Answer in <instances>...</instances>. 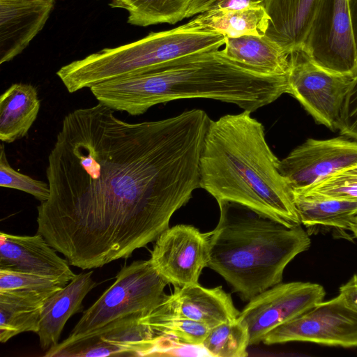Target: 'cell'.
<instances>
[{
  "mask_svg": "<svg viewBox=\"0 0 357 357\" xmlns=\"http://www.w3.org/2000/svg\"><path fill=\"white\" fill-rule=\"evenodd\" d=\"M202 109L140 123L98 103L65 116L48 155L37 233L70 266L100 268L156 241L199 186Z\"/></svg>",
  "mask_w": 357,
  "mask_h": 357,
  "instance_id": "1",
  "label": "cell"
},
{
  "mask_svg": "<svg viewBox=\"0 0 357 357\" xmlns=\"http://www.w3.org/2000/svg\"><path fill=\"white\" fill-rule=\"evenodd\" d=\"M287 77L255 73L221 50L183 56L151 71L90 88L99 103L131 116L142 115L158 104L186 98L216 100L252 113L287 93Z\"/></svg>",
  "mask_w": 357,
  "mask_h": 357,
  "instance_id": "2",
  "label": "cell"
},
{
  "mask_svg": "<svg viewBox=\"0 0 357 357\" xmlns=\"http://www.w3.org/2000/svg\"><path fill=\"white\" fill-rule=\"evenodd\" d=\"M261 123L243 110L211 119L199 160V186L217 202L245 206L292 227L301 222Z\"/></svg>",
  "mask_w": 357,
  "mask_h": 357,
  "instance_id": "3",
  "label": "cell"
},
{
  "mask_svg": "<svg viewBox=\"0 0 357 357\" xmlns=\"http://www.w3.org/2000/svg\"><path fill=\"white\" fill-rule=\"evenodd\" d=\"M220 218L209 232L208 267L250 301L280 283L286 266L307 250L301 225L289 227L242 204L218 202Z\"/></svg>",
  "mask_w": 357,
  "mask_h": 357,
  "instance_id": "4",
  "label": "cell"
},
{
  "mask_svg": "<svg viewBox=\"0 0 357 357\" xmlns=\"http://www.w3.org/2000/svg\"><path fill=\"white\" fill-rule=\"evenodd\" d=\"M225 41L222 34L189 31L181 25L100 50L62 66L56 75L69 93H75L107 80L151 71L183 56L219 50Z\"/></svg>",
  "mask_w": 357,
  "mask_h": 357,
  "instance_id": "5",
  "label": "cell"
},
{
  "mask_svg": "<svg viewBox=\"0 0 357 357\" xmlns=\"http://www.w3.org/2000/svg\"><path fill=\"white\" fill-rule=\"evenodd\" d=\"M168 284L150 259L122 267L115 282L84 312L68 337L47 350L45 356L89 338L123 317L151 312L165 298Z\"/></svg>",
  "mask_w": 357,
  "mask_h": 357,
  "instance_id": "6",
  "label": "cell"
},
{
  "mask_svg": "<svg viewBox=\"0 0 357 357\" xmlns=\"http://www.w3.org/2000/svg\"><path fill=\"white\" fill-rule=\"evenodd\" d=\"M301 47L322 69L354 78L357 75V56L349 0H318Z\"/></svg>",
  "mask_w": 357,
  "mask_h": 357,
  "instance_id": "7",
  "label": "cell"
},
{
  "mask_svg": "<svg viewBox=\"0 0 357 357\" xmlns=\"http://www.w3.org/2000/svg\"><path fill=\"white\" fill-rule=\"evenodd\" d=\"M353 79L319 67L302 47L290 53L287 93L296 98L317 123L331 130L338 128Z\"/></svg>",
  "mask_w": 357,
  "mask_h": 357,
  "instance_id": "8",
  "label": "cell"
},
{
  "mask_svg": "<svg viewBox=\"0 0 357 357\" xmlns=\"http://www.w3.org/2000/svg\"><path fill=\"white\" fill-rule=\"evenodd\" d=\"M290 342L357 347V312L349 307L339 296L322 301L272 330L262 342L271 345Z\"/></svg>",
  "mask_w": 357,
  "mask_h": 357,
  "instance_id": "9",
  "label": "cell"
},
{
  "mask_svg": "<svg viewBox=\"0 0 357 357\" xmlns=\"http://www.w3.org/2000/svg\"><path fill=\"white\" fill-rule=\"evenodd\" d=\"M326 292L317 283H279L250 299L238 319L248 328L250 346L263 342L278 326L307 312L321 302Z\"/></svg>",
  "mask_w": 357,
  "mask_h": 357,
  "instance_id": "10",
  "label": "cell"
},
{
  "mask_svg": "<svg viewBox=\"0 0 357 357\" xmlns=\"http://www.w3.org/2000/svg\"><path fill=\"white\" fill-rule=\"evenodd\" d=\"M209 232L189 225H177L157 238L150 258L158 272L176 287L197 284L208 267Z\"/></svg>",
  "mask_w": 357,
  "mask_h": 357,
  "instance_id": "11",
  "label": "cell"
},
{
  "mask_svg": "<svg viewBox=\"0 0 357 357\" xmlns=\"http://www.w3.org/2000/svg\"><path fill=\"white\" fill-rule=\"evenodd\" d=\"M356 162V140L309 138L280 160L278 169L295 190L309 187Z\"/></svg>",
  "mask_w": 357,
  "mask_h": 357,
  "instance_id": "12",
  "label": "cell"
},
{
  "mask_svg": "<svg viewBox=\"0 0 357 357\" xmlns=\"http://www.w3.org/2000/svg\"><path fill=\"white\" fill-rule=\"evenodd\" d=\"M149 313L123 317L94 335L53 351L46 357L153 355L157 353L162 338L156 336L146 321L144 317Z\"/></svg>",
  "mask_w": 357,
  "mask_h": 357,
  "instance_id": "13",
  "label": "cell"
},
{
  "mask_svg": "<svg viewBox=\"0 0 357 357\" xmlns=\"http://www.w3.org/2000/svg\"><path fill=\"white\" fill-rule=\"evenodd\" d=\"M43 235L0 233V269L36 274L67 284L76 274Z\"/></svg>",
  "mask_w": 357,
  "mask_h": 357,
  "instance_id": "14",
  "label": "cell"
},
{
  "mask_svg": "<svg viewBox=\"0 0 357 357\" xmlns=\"http://www.w3.org/2000/svg\"><path fill=\"white\" fill-rule=\"evenodd\" d=\"M56 0H0V64L21 54L43 29Z\"/></svg>",
  "mask_w": 357,
  "mask_h": 357,
  "instance_id": "15",
  "label": "cell"
},
{
  "mask_svg": "<svg viewBox=\"0 0 357 357\" xmlns=\"http://www.w3.org/2000/svg\"><path fill=\"white\" fill-rule=\"evenodd\" d=\"M158 307L164 312L200 322L211 328L236 319L240 312L220 286L206 288L197 284L176 287Z\"/></svg>",
  "mask_w": 357,
  "mask_h": 357,
  "instance_id": "16",
  "label": "cell"
},
{
  "mask_svg": "<svg viewBox=\"0 0 357 357\" xmlns=\"http://www.w3.org/2000/svg\"><path fill=\"white\" fill-rule=\"evenodd\" d=\"M93 273L91 271L76 275L46 301L36 333L43 350L47 351L57 345L68 320L82 310L84 298L97 285Z\"/></svg>",
  "mask_w": 357,
  "mask_h": 357,
  "instance_id": "17",
  "label": "cell"
},
{
  "mask_svg": "<svg viewBox=\"0 0 357 357\" xmlns=\"http://www.w3.org/2000/svg\"><path fill=\"white\" fill-rule=\"evenodd\" d=\"M221 52L231 61L259 75L286 77L289 70L290 54L266 36L226 38Z\"/></svg>",
  "mask_w": 357,
  "mask_h": 357,
  "instance_id": "18",
  "label": "cell"
},
{
  "mask_svg": "<svg viewBox=\"0 0 357 357\" xmlns=\"http://www.w3.org/2000/svg\"><path fill=\"white\" fill-rule=\"evenodd\" d=\"M59 289L0 291V342L22 333H36L44 304Z\"/></svg>",
  "mask_w": 357,
  "mask_h": 357,
  "instance_id": "19",
  "label": "cell"
},
{
  "mask_svg": "<svg viewBox=\"0 0 357 357\" xmlns=\"http://www.w3.org/2000/svg\"><path fill=\"white\" fill-rule=\"evenodd\" d=\"M318 0H264L270 17L266 36L289 54L302 47Z\"/></svg>",
  "mask_w": 357,
  "mask_h": 357,
  "instance_id": "20",
  "label": "cell"
},
{
  "mask_svg": "<svg viewBox=\"0 0 357 357\" xmlns=\"http://www.w3.org/2000/svg\"><path fill=\"white\" fill-rule=\"evenodd\" d=\"M270 17L264 6L205 12L183 24L189 31L216 33L226 38L266 36Z\"/></svg>",
  "mask_w": 357,
  "mask_h": 357,
  "instance_id": "21",
  "label": "cell"
},
{
  "mask_svg": "<svg viewBox=\"0 0 357 357\" xmlns=\"http://www.w3.org/2000/svg\"><path fill=\"white\" fill-rule=\"evenodd\" d=\"M40 101L30 84H11L0 97V139L12 143L25 137L36 121Z\"/></svg>",
  "mask_w": 357,
  "mask_h": 357,
  "instance_id": "22",
  "label": "cell"
},
{
  "mask_svg": "<svg viewBox=\"0 0 357 357\" xmlns=\"http://www.w3.org/2000/svg\"><path fill=\"white\" fill-rule=\"evenodd\" d=\"M301 224L306 227L323 226L349 231L357 215V200L308 199L293 194Z\"/></svg>",
  "mask_w": 357,
  "mask_h": 357,
  "instance_id": "23",
  "label": "cell"
},
{
  "mask_svg": "<svg viewBox=\"0 0 357 357\" xmlns=\"http://www.w3.org/2000/svg\"><path fill=\"white\" fill-rule=\"evenodd\" d=\"M192 0H111L109 6L125 9L128 13L127 22L147 26L153 24H176L185 18Z\"/></svg>",
  "mask_w": 357,
  "mask_h": 357,
  "instance_id": "24",
  "label": "cell"
},
{
  "mask_svg": "<svg viewBox=\"0 0 357 357\" xmlns=\"http://www.w3.org/2000/svg\"><path fill=\"white\" fill-rule=\"evenodd\" d=\"M144 319L157 337L180 345L202 346L210 329L200 322L164 312L158 306Z\"/></svg>",
  "mask_w": 357,
  "mask_h": 357,
  "instance_id": "25",
  "label": "cell"
},
{
  "mask_svg": "<svg viewBox=\"0 0 357 357\" xmlns=\"http://www.w3.org/2000/svg\"><path fill=\"white\" fill-rule=\"evenodd\" d=\"M249 342L248 329L237 318L210 328L202 346L212 356L245 357Z\"/></svg>",
  "mask_w": 357,
  "mask_h": 357,
  "instance_id": "26",
  "label": "cell"
},
{
  "mask_svg": "<svg viewBox=\"0 0 357 357\" xmlns=\"http://www.w3.org/2000/svg\"><path fill=\"white\" fill-rule=\"evenodd\" d=\"M293 194L308 199L357 200V162Z\"/></svg>",
  "mask_w": 357,
  "mask_h": 357,
  "instance_id": "27",
  "label": "cell"
},
{
  "mask_svg": "<svg viewBox=\"0 0 357 357\" xmlns=\"http://www.w3.org/2000/svg\"><path fill=\"white\" fill-rule=\"evenodd\" d=\"M0 186L30 194L40 203L47 200L50 192L48 183L34 179L20 173L10 165L3 142L1 144Z\"/></svg>",
  "mask_w": 357,
  "mask_h": 357,
  "instance_id": "28",
  "label": "cell"
},
{
  "mask_svg": "<svg viewBox=\"0 0 357 357\" xmlns=\"http://www.w3.org/2000/svg\"><path fill=\"white\" fill-rule=\"evenodd\" d=\"M66 284L48 277L0 269V291L17 289L61 288Z\"/></svg>",
  "mask_w": 357,
  "mask_h": 357,
  "instance_id": "29",
  "label": "cell"
},
{
  "mask_svg": "<svg viewBox=\"0 0 357 357\" xmlns=\"http://www.w3.org/2000/svg\"><path fill=\"white\" fill-rule=\"evenodd\" d=\"M337 130L341 135L357 141V75L346 95Z\"/></svg>",
  "mask_w": 357,
  "mask_h": 357,
  "instance_id": "30",
  "label": "cell"
},
{
  "mask_svg": "<svg viewBox=\"0 0 357 357\" xmlns=\"http://www.w3.org/2000/svg\"><path fill=\"white\" fill-rule=\"evenodd\" d=\"M263 2L264 0H192L186 11L185 18L205 12L264 6Z\"/></svg>",
  "mask_w": 357,
  "mask_h": 357,
  "instance_id": "31",
  "label": "cell"
},
{
  "mask_svg": "<svg viewBox=\"0 0 357 357\" xmlns=\"http://www.w3.org/2000/svg\"><path fill=\"white\" fill-rule=\"evenodd\" d=\"M338 296L349 307L357 312V273L340 287Z\"/></svg>",
  "mask_w": 357,
  "mask_h": 357,
  "instance_id": "32",
  "label": "cell"
},
{
  "mask_svg": "<svg viewBox=\"0 0 357 357\" xmlns=\"http://www.w3.org/2000/svg\"><path fill=\"white\" fill-rule=\"evenodd\" d=\"M350 22L357 56V0H349Z\"/></svg>",
  "mask_w": 357,
  "mask_h": 357,
  "instance_id": "33",
  "label": "cell"
},
{
  "mask_svg": "<svg viewBox=\"0 0 357 357\" xmlns=\"http://www.w3.org/2000/svg\"><path fill=\"white\" fill-rule=\"evenodd\" d=\"M349 231L351 232L352 235L357 238V215L351 223Z\"/></svg>",
  "mask_w": 357,
  "mask_h": 357,
  "instance_id": "34",
  "label": "cell"
}]
</instances>
